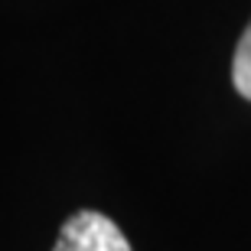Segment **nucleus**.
I'll use <instances>...</instances> for the list:
<instances>
[{"label":"nucleus","instance_id":"obj_1","mask_svg":"<svg viewBox=\"0 0 251 251\" xmlns=\"http://www.w3.org/2000/svg\"><path fill=\"white\" fill-rule=\"evenodd\" d=\"M52 251H134V248L108 215L82 209V212L65 219Z\"/></svg>","mask_w":251,"mask_h":251},{"label":"nucleus","instance_id":"obj_2","mask_svg":"<svg viewBox=\"0 0 251 251\" xmlns=\"http://www.w3.org/2000/svg\"><path fill=\"white\" fill-rule=\"evenodd\" d=\"M232 82H235V88H238V95L251 101V23L242 33V39H238V49H235Z\"/></svg>","mask_w":251,"mask_h":251}]
</instances>
